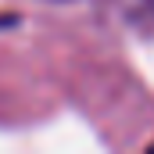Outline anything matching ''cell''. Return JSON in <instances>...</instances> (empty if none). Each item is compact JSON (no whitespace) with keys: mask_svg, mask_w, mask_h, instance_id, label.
Wrapping results in <instances>:
<instances>
[{"mask_svg":"<svg viewBox=\"0 0 154 154\" xmlns=\"http://www.w3.org/2000/svg\"><path fill=\"white\" fill-rule=\"evenodd\" d=\"M0 25H11V18H4V14H0Z\"/></svg>","mask_w":154,"mask_h":154,"instance_id":"cell-1","label":"cell"}]
</instances>
